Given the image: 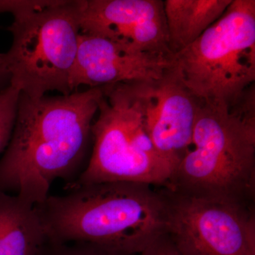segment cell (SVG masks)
Instances as JSON below:
<instances>
[{"mask_svg":"<svg viewBox=\"0 0 255 255\" xmlns=\"http://www.w3.org/2000/svg\"><path fill=\"white\" fill-rule=\"evenodd\" d=\"M102 88L31 98L21 94L9 145L0 159V191L33 206L52 184L72 179L86 155Z\"/></svg>","mask_w":255,"mask_h":255,"instance_id":"obj_1","label":"cell"},{"mask_svg":"<svg viewBox=\"0 0 255 255\" xmlns=\"http://www.w3.org/2000/svg\"><path fill=\"white\" fill-rule=\"evenodd\" d=\"M142 183L109 182L70 188L36 206L47 239L95 243L139 255L168 231L164 190Z\"/></svg>","mask_w":255,"mask_h":255,"instance_id":"obj_2","label":"cell"},{"mask_svg":"<svg viewBox=\"0 0 255 255\" xmlns=\"http://www.w3.org/2000/svg\"><path fill=\"white\" fill-rule=\"evenodd\" d=\"M165 188L250 204L255 188V89L229 107L200 102L191 145Z\"/></svg>","mask_w":255,"mask_h":255,"instance_id":"obj_3","label":"cell"},{"mask_svg":"<svg viewBox=\"0 0 255 255\" xmlns=\"http://www.w3.org/2000/svg\"><path fill=\"white\" fill-rule=\"evenodd\" d=\"M169 70L202 103L239 102L255 85V0H233L197 40L172 55Z\"/></svg>","mask_w":255,"mask_h":255,"instance_id":"obj_4","label":"cell"},{"mask_svg":"<svg viewBox=\"0 0 255 255\" xmlns=\"http://www.w3.org/2000/svg\"><path fill=\"white\" fill-rule=\"evenodd\" d=\"M101 88L91 157L70 188L109 182L166 187L173 172L152 143L130 82Z\"/></svg>","mask_w":255,"mask_h":255,"instance_id":"obj_5","label":"cell"},{"mask_svg":"<svg viewBox=\"0 0 255 255\" xmlns=\"http://www.w3.org/2000/svg\"><path fill=\"white\" fill-rule=\"evenodd\" d=\"M79 1H53L43 9L13 14L12 35L3 53L10 86L31 98L72 93L70 77L81 33Z\"/></svg>","mask_w":255,"mask_h":255,"instance_id":"obj_6","label":"cell"},{"mask_svg":"<svg viewBox=\"0 0 255 255\" xmlns=\"http://www.w3.org/2000/svg\"><path fill=\"white\" fill-rule=\"evenodd\" d=\"M167 236L182 255H255L251 204L189 196L164 189Z\"/></svg>","mask_w":255,"mask_h":255,"instance_id":"obj_7","label":"cell"},{"mask_svg":"<svg viewBox=\"0 0 255 255\" xmlns=\"http://www.w3.org/2000/svg\"><path fill=\"white\" fill-rule=\"evenodd\" d=\"M130 85L152 143L174 174L191 145L200 102L169 70L157 80Z\"/></svg>","mask_w":255,"mask_h":255,"instance_id":"obj_8","label":"cell"},{"mask_svg":"<svg viewBox=\"0 0 255 255\" xmlns=\"http://www.w3.org/2000/svg\"><path fill=\"white\" fill-rule=\"evenodd\" d=\"M81 33L106 37L138 53L172 57L162 0L79 1Z\"/></svg>","mask_w":255,"mask_h":255,"instance_id":"obj_9","label":"cell"},{"mask_svg":"<svg viewBox=\"0 0 255 255\" xmlns=\"http://www.w3.org/2000/svg\"><path fill=\"white\" fill-rule=\"evenodd\" d=\"M171 61L172 57L138 53L106 37L80 33L70 89L157 80L167 73Z\"/></svg>","mask_w":255,"mask_h":255,"instance_id":"obj_10","label":"cell"},{"mask_svg":"<svg viewBox=\"0 0 255 255\" xmlns=\"http://www.w3.org/2000/svg\"><path fill=\"white\" fill-rule=\"evenodd\" d=\"M46 238L36 206L0 191V255H37Z\"/></svg>","mask_w":255,"mask_h":255,"instance_id":"obj_11","label":"cell"},{"mask_svg":"<svg viewBox=\"0 0 255 255\" xmlns=\"http://www.w3.org/2000/svg\"><path fill=\"white\" fill-rule=\"evenodd\" d=\"M233 0H165L164 16L172 55L192 44L223 14Z\"/></svg>","mask_w":255,"mask_h":255,"instance_id":"obj_12","label":"cell"},{"mask_svg":"<svg viewBox=\"0 0 255 255\" xmlns=\"http://www.w3.org/2000/svg\"><path fill=\"white\" fill-rule=\"evenodd\" d=\"M37 255H137L128 254L85 241L45 240Z\"/></svg>","mask_w":255,"mask_h":255,"instance_id":"obj_13","label":"cell"},{"mask_svg":"<svg viewBox=\"0 0 255 255\" xmlns=\"http://www.w3.org/2000/svg\"><path fill=\"white\" fill-rule=\"evenodd\" d=\"M21 92L9 86L0 91V154L9 145L16 122Z\"/></svg>","mask_w":255,"mask_h":255,"instance_id":"obj_14","label":"cell"},{"mask_svg":"<svg viewBox=\"0 0 255 255\" xmlns=\"http://www.w3.org/2000/svg\"><path fill=\"white\" fill-rule=\"evenodd\" d=\"M139 255H182L167 235L158 238Z\"/></svg>","mask_w":255,"mask_h":255,"instance_id":"obj_15","label":"cell"},{"mask_svg":"<svg viewBox=\"0 0 255 255\" xmlns=\"http://www.w3.org/2000/svg\"><path fill=\"white\" fill-rule=\"evenodd\" d=\"M9 85V75L6 69L3 53H0V91Z\"/></svg>","mask_w":255,"mask_h":255,"instance_id":"obj_16","label":"cell"}]
</instances>
